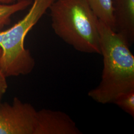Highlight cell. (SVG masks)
I'll return each instance as SVG.
<instances>
[{
    "mask_svg": "<svg viewBox=\"0 0 134 134\" xmlns=\"http://www.w3.org/2000/svg\"><path fill=\"white\" fill-rule=\"evenodd\" d=\"M99 30L103 68L99 83L88 96L105 104L134 90V56L123 38L100 20Z\"/></svg>",
    "mask_w": 134,
    "mask_h": 134,
    "instance_id": "1",
    "label": "cell"
},
{
    "mask_svg": "<svg viewBox=\"0 0 134 134\" xmlns=\"http://www.w3.org/2000/svg\"><path fill=\"white\" fill-rule=\"evenodd\" d=\"M54 1L34 0L23 19L10 29L0 31V69L6 77L28 75L33 71L35 60L24 47L25 38Z\"/></svg>",
    "mask_w": 134,
    "mask_h": 134,
    "instance_id": "3",
    "label": "cell"
},
{
    "mask_svg": "<svg viewBox=\"0 0 134 134\" xmlns=\"http://www.w3.org/2000/svg\"><path fill=\"white\" fill-rule=\"evenodd\" d=\"M113 103L134 118V90L120 94L115 98Z\"/></svg>",
    "mask_w": 134,
    "mask_h": 134,
    "instance_id": "9",
    "label": "cell"
},
{
    "mask_svg": "<svg viewBox=\"0 0 134 134\" xmlns=\"http://www.w3.org/2000/svg\"><path fill=\"white\" fill-rule=\"evenodd\" d=\"M75 122L65 112L43 109L37 111L35 134H80Z\"/></svg>",
    "mask_w": 134,
    "mask_h": 134,
    "instance_id": "5",
    "label": "cell"
},
{
    "mask_svg": "<svg viewBox=\"0 0 134 134\" xmlns=\"http://www.w3.org/2000/svg\"><path fill=\"white\" fill-rule=\"evenodd\" d=\"M2 49H1V47H0V58H1V55H2Z\"/></svg>",
    "mask_w": 134,
    "mask_h": 134,
    "instance_id": "12",
    "label": "cell"
},
{
    "mask_svg": "<svg viewBox=\"0 0 134 134\" xmlns=\"http://www.w3.org/2000/svg\"><path fill=\"white\" fill-rule=\"evenodd\" d=\"M37 111L14 97L12 104L0 102V134H35Z\"/></svg>",
    "mask_w": 134,
    "mask_h": 134,
    "instance_id": "4",
    "label": "cell"
},
{
    "mask_svg": "<svg viewBox=\"0 0 134 134\" xmlns=\"http://www.w3.org/2000/svg\"><path fill=\"white\" fill-rule=\"evenodd\" d=\"M1 99H0V101H1Z\"/></svg>",
    "mask_w": 134,
    "mask_h": 134,
    "instance_id": "13",
    "label": "cell"
},
{
    "mask_svg": "<svg viewBox=\"0 0 134 134\" xmlns=\"http://www.w3.org/2000/svg\"><path fill=\"white\" fill-rule=\"evenodd\" d=\"M49 9L59 37L80 52L100 54L99 20L86 0H55Z\"/></svg>",
    "mask_w": 134,
    "mask_h": 134,
    "instance_id": "2",
    "label": "cell"
},
{
    "mask_svg": "<svg viewBox=\"0 0 134 134\" xmlns=\"http://www.w3.org/2000/svg\"><path fill=\"white\" fill-rule=\"evenodd\" d=\"M32 2V0H18L16 3L9 4L0 2V31L10 24L13 14L25 10Z\"/></svg>",
    "mask_w": 134,
    "mask_h": 134,
    "instance_id": "8",
    "label": "cell"
},
{
    "mask_svg": "<svg viewBox=\"0 0 134 134\" xmlns=\"http://www.w3.org/2000/svg\"><path fill=\"white\" fill-rule=\"evenodd\" d=\"M114 30L130 47L134 42V0H111Z\"/></svg>",
    "mask_w": 134,
    "mask_h": 134,
    "instance_id": "6",
    "label": "cell"
},
{
    "mask_svg": "<svg viewBox=\"0 0 134 134\" xmlns=\"http://www.w3.org/2000/svg\"><path fill=\"white\" fill-rule=\"evenodd\" d=\"M15 0H0V2L4 3V4H12L13 3H14Z\"/></svg>",
    "mask_w": 134,
    "mask_h": 134,
    "instance_id": "11",
    "label": "cell"
},
{
    "mask_svg": "<svg viewBox=\"0 0 134 134\" xmlns=\"http://www.w3.org/2000/svg\"><path fill=\"white\" fill-rule=\"evenodd\" d=\"M8 88V84L6 81V77L0 69V99L5 93Z\"/></svg>",
    "mask_w": 134,
    "mask_h": 134,
    "instance_id": "10",
    "label": "cell"
},
{
    "mask_svg": "<svg viewBox=\"0 0 134 134\" xmlns=\"http://www.w3.org/2000/svg\"><path fill=\"white\" fill-rule=\"evenodd\" d=\"M98 19L114 30V18L111 0H86Z\"/></svg>",
    "mask_w": 134,
    "mask_h": 134,
    "instance_id": "7",
    "label": "cell"
}]
</instances>
